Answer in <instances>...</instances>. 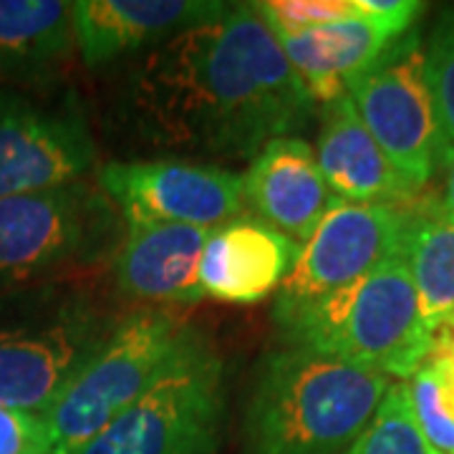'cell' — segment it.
Listing matches in <instances>:
<instances>
[{
    "label": "cell",
    "instance_id": "7402d4cb",
    "mask_svg": "<svg viewBox=\"0 0 454 454\" xmlns=\"http://www.w3.org/2000/svg\"><path fill=\"white\" fill-rule=\"evenodd\" d=\"M411 417L429 454H454V417L444 404L442 387L429 364L406 379Z\"/></svg>",
    "mask_w": 454,
    "mask_h": 454
},
{
    "label": "cell",
    "instance_id": "6da1fadb",
    "mask_svg": "<svg viewBox=\"0 0 454 454\" xmlns=\"http://www.w3.org/2000/svg\"><path fill=\"white\" fill-rule=\"evenodd\" d=\"M318 112L255 3L184 28L124 64L112 94L119 137L157 160L243 162Z\"/></svg>",
    "mask_w": 454,
    "mask_h": 454
},
{
    "label": "cell",
    "instance_id": "8992f818",
    "mask_svg": "<svg viewBox=\"0 0 454 454\" xmlns=\"http://www.w3.org/2000/svg\"><path fill=\"white\" fill-rule=\"evenodd\" d=\"M197 328L175 309L127 313L43 414L51 454H76L157 384Z\"/></svg>",
    "mask_w": 454,
    "mask_h": 454
},
{
    "label": "cell",
    "instance_id": "ba28073f",
    "mask_svg": "<svg viewBox=\"0 0 454 454\" xmlns=\"http://www.w3.org/2000/svg\"><path fill=\"white\" fill-rule=\"evenodd\" d=\"M346 94L376 145L417 190H427L450 154L437 121L424 68V38L417 28L394 41Z\"/></svg>",
    "mask_w": 454,
    "mask_h": 454
},
{
    "label": "cell",
    "instance_id": "ac0fdd59",
    "mask_svg": "<svg viewBox=\"0 0 454 454\" xmlns=\"http://www.w3.org/2000/svg\"><path fill=\"white\" fill-rule=\"evenodd\" d=\"M66 0H0V83L59 89L76 53Z\"/></svg>",
    "mask_w": 454,
    "mask_h": 454
},
{
    "label": "cell",
    "instance_id": "277c9868",
    "mask_svg": "<svg viewBox=\"0 0 454 454\" xmlns=\"http://www.w3.org/2000/svg\"><path fill=\"white\" fill-rule=\"evenodd\" d=\"M280 340L384 376L409 379L432 351L404 258L387 260L351 286L273 316Z\"/></svg>",
    "mask_w": 454,
    "mask_h": 454
},
{
    "label": "cell",
    "instance_id": "44dd1931",
    "mask_svg": "<svg viewBox=\"0 0 454 454\" xmlns=\"http://www.w3.org/2000/svg\"><path fill=\"white\" fill-rule=\"evenodd\" d=\"M424 68L442 134L454 146V8H447L429 33Z\"/></svg>",
    "mask_w": 454,
    "mask_h": 454
},
{
    "label": "cell",
    "instance_id": "4316f807",
    "mask_svg": "<svg viewBox=\"0 0 454 454\" xmlns=\"http://www.w3.org/2000/svg\"><path fill=\"white\" fill-rule=\"evenodd\" d=\"M432 339L437 340H447V343H454V310L450 313V318L444 321V324L439 325L437 331L432 333Z\"/></svg>",
    "mask_w": 454,
    "mask_h": 454
},
{
    "label": "cell",
    "instance_id": "52a82bcc",
    "mask_svg": "<svg viewBox=\"0 0 454 454\" xmlns=\"http://www.w3.org/2000/svg\"><path fill=\"white\" fill-rule=\"evenodd\" d=\"M225 424V364L197 331L139 402L76 454H217Z\"/></svg>",
    "mask_w": 454,
    "mask_h": 454
},
{
    "label": "cell",
    "instance_id": "2e32d148",
    "mask_svg": "<svg viewBox=\"0 0 454 454\" xmlns=\"http://www.w3.org/2000/svg\"><path fill=\"white\" fill-rule=\"evenodd\" d=\"M301 243L253 215L212 227L200 260L205 298L250 306L280 291Z\"/></svg>",
    "mask_w": 454,
    "mask_h": 454
},
{
    "label": "cell",
    "instance_id": "e0dca14e",
    "mask_svg": "<svg viewBox=\"0 0 454 454\" xmlns=\"http://www.w3.org/2000/svg\"><path fill=\"white\" fill-rule=\"evenodd\" d=\"M243 192L255 217L301 245L340 202L325 184L313 146L301 137H280L262 146L243 175Z\"/></svg>",
    "mask_w": 454,
    "mask_h": 454
},
{
    "label": "cell",
    "instance_id": "9c48e42d",
    "mask_svg": "<svg viewBox=\"0 0 454 454\" xmlns=\"http://www.w3.org/2000/svg\"><path fill=\"white\" fill-rule=\"evenodd\" d=\"M97 157L94 131L74 91L0 83V197L86 179Z\"/></svg>",
    "mask_w": 454,
    "mask_h": 454
},
{
    "label": "cell",
    "instance_id": "7a4b0ae2",
    "mask_svg": "<svg viewBox=\"0 0 454 454\" xmlns=\"http://www.w3.org/2000/svg\"><path fill=\"white\" fill-rule=\"evenodd\" d=\"M389 389L384 373L283 343L260 361L247 391L240 454H343Z\"/></svg>",
    "mask_w": 454,
    "mask_h": 454
},
{
    "label": "cell",
    "instance_id": "3957f363",
    "mask_svg": "<svg viewBox=\"0 0 454 454\" xmlns=\"http://www.w3.org/2000/svg\"><path fill=\"white\" fill-rule=\"evenodd\" d=\"M124 316L101 273L0 293V406L43 417Z\"/></svg>",
    "mask_w": 454,
    "mask_h": 454
},
{
    "label": "cell",
    "instance_id": "4fadbf2b",
    "mask_svg": "<svg viewBox=\"0 0 454 454\" xmlns=\"http://www.w3.org/2000/svg\"><path fill=\"white\" fill-rule=\"evenodd\" d=\"M205 227L131 220L114 255V291L137 306L184 309L205 298L200 260Z\"/></svg>",
    "mask_w": 454,
    "mask_h": 454
},
{
    "label": "cell",
    "instance_id": "9a60e30c",
    "mask_svg": "<svg viewBox=\"0 0 454 454\" xmlns=\"http://www.w3.org/2000/svg\"><path fill=\"white\" fill-rule=\"evenodd\" d=\"M316 162L325 184L340 202L411 207L422 202V190L409 184L402 172L364 127L348 94L321 104Z\"/></svg>",
    "mask_w": 454,
    "mask_h": 454
},
{
    "label": "cell",
    "instance_id": "5bb4252c",
    "mask_svg": "<svg viewBox=\"0 0 454 454\" xmlns=\"http://www.w3.org/2000/svg\"><path fill=\"white\" fill-rule=\"evenodd\" d=\"M207 0H76L71 23L86 68L127 64L184 28L225 13Z\"/></svg>",
    "mask_w": 454,
    "mask_h": 454
},
{
    "label": "cell",
    "instance_id": "603a6c76",
    "mask_svg": "<svg viewBox=\"0 0 454 454\" xmlns=\"http://www.w3.org/2000/svg\"><path fill=\"white\" fill-rule=\"evenodd\" d=\"M255 8L273 35L310 31L361 13L358 0H262Z\"/></svg>",
    "mask_w": 454,
    "mask_h": 454
},
{
    "label": "cell",
    "instance_id": "30bf717a",
    "mask_svg": "<svg viewBox=\"0 0 454 454\" xmlns=\"http://www.w3.org/2000/svg\"><path fill=\"white\" fill-rule=\"evenodd\" d=\"M422 207L424 200L411 207L336 202L301 245L298 260L278 291L273 316L346 288L387 260L402 258L406 232Z\"/></svg>",
    "mask_w": 454,
    "mask_h": 454
},
{
    "label": "cell",
    "instance_id": "7c38bea8",
    "mask_svg": "<svg viewBox=\"0 0 454 454\" xmlns=\"http://www.w3.org/2000/svg\"><path fill=\"white\" fill-rule=\"evenodd\" d=\"M361 13L303 33L276 35L288 64L321 106L346 94L348 82L414 28L427 8L414 0H358Z\"/></svg>",
    "mask_w": 454,
    "mask_h": 454
},
{
    "label": "cell",
    "instance_id": "ffe728a7",
    "mask_svg": "<svg viewBox=\"0 0 454 454\" xmlns=\"http://www.w3.org/2000/svg\"><path fill=\"white\" fill-rule=\"evenodd\" d=\"M343 454H429L411 417L406 381L391 384L369 427Z\"/></svg>",
    "mask_w": 454,
    "mask_h": 454
},
{
    "label": "cell",
    "instance_id": "484cf974",
    "mask_svg": "<svg viewBox=\"0 0 454 454\" xmlns=\"http://www.w3.org/2000/svg\"><path fill=\"white\" fill-rule=\"evenodd\" d=\"M442 195L439 200H434V207L442 217L452 220L454 223V146L450 149L447 160H444V167H442Z\"/></svg>",
    "mask_w": 454,
    "mask_h": 454
},
{
    "label": "cell",
    "instance_id": "d4e9b609",
    "mask_svg": "<svg viewBox=\"0 0 454 454\" xmlns=\"http://www.w3.org/2000/svg\"><path fill=\"white\" fill-rule=\"evenodd\" d=\"M424 364H429L434 369V373H437L444 404H447L450 414L454 417V343L432 339V351H429V356H427Z\"/></svg>",
    "mask_w": 454,
    "mask_h": 454
},
{
    "label": "cell",
    "instance_id": "d6986e66",
    "mask_svg": "<svg viewBox=\"0 0 454 454\" xmlns=\"http://www.w3.org/2000/svg\"><path fill=\"white\" fill-rule=\"evenodd\" d=\"M402 258L417 288L424 325L434 333L454 310V223L439 215L434 200L424 202L411 220Z\"/></svg>",
    "mask_w": 454,
    "mask_h": 454
},
{
    "label": "cell",
    "instance_id": "cb8c5ba5",
    "mask_svg": "<svg viewBox=\"0 0 454 454\" xmlns=\"http://www.w3.org/2000/svg\"><path fill=\"white\" fill-rule=\"evenodd\" d=\"M0 454H51L46 419L0 406Z\"/></svg>",
    "mask_w": 454,
    "mask_h": 454
},
{
    "label": "cell",
    "instance_id": "5b68a950",
    "mask_svg": "<svg viewBox=\"0 0 454 454\" xmlns=\"http://www.w3.org/2000/svg\"><path fill=\"white\" fill-rule=\"evenodd\" d=\"M127 223L91 179L0 197V293L109 273Z\"/></svg>",
    "mask_w": 454,
    "mask_h": 454
},
{
    "label": "cell",
    "instance_id": "8fae6325",
    "mask_svg": "<svg viewBox=\"0 0 454 454\" xmlns=\"http://www.w3.org/2000/svg\"><path fill=\"white\" fill-rule=\"evenodd\" d=\"M97 187L121 212L124 223L223 225L247 210L243 175L223 164L184 160H129L97 167Z\"/></svg>",
    "mask_w": 454,
    "mask_h": 454
}]
</instances>
